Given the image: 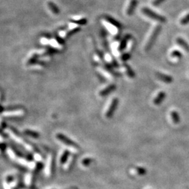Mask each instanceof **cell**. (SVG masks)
Returning a JSON list of instances; mask_svg holds the SVG:
<instances>
[{
  "instance_id": "obj_8",
  "label": "cell",
  "mask_w": 189,
  "mask_h": 189,
  "mask_svg": "<svg viewBox=\"0 0 189 189\" xmlns=\"http://www.w3.org/2000/svg\"><path fill=\"white\" fill-rule=\"evenodd\" d=\"M137 0H131L130 1L129 6H128L127 11H126V13H127L128 16H131L133 14L134 10H135L137 6Z\"/></svg>"
},
{
  "instance_id": "obj_22",
  "label": "cell",
  "mask_w": 189,
  "mask_h": 189,
  "mask_svg": "<svg viewBox=\"0 0 189 189\" xmlns=\"http://www.w3.org/2000/svg\"><path fill=\"white\" fill-rule=\"evenodd\" d=\"M189 23V13L187 14L183 17L180 20V24L182 25H187Z\"/></svg>"
},
{
  "instance_id": "obj_18",
  "label": "cell",
  "mask_w": 189,
  "mask_h": 189,
  "mask_svg": "<svg viewBox=\"0 0 189 189\" xmlns=\"http://www.w3.org/2000/svg\"><path fill=\"white\" fill-rule=\"evenodd\" d=\"M24 132L27 134V135L30 136L31 137H33V138H38L39 137V134L38 133V132L33 131V130H25Z\"/></svg>"
},
{
  "instance_id": "obj_21",
  "label": "cell",
  "mask_w": 189,
  "mask_h": 189,
  "mask_svg": "<svg viewBox=\"0 0 189 189\" xmlns=\"http://www.w3.org/2000/svg\"><path fill=\"white\" fill-rule=\"evenodd\" d=\"M32 182H33V174L32 173L28 174V175H27L26 179H25L26 184L28 185V186H30V185L32 184Z\"/></svg>"
},
{
  "instance_id": "obj_5",
  "label": "cell",
  "mask_w": 189,
  "mask_h": 189,
  "mask_svg": "<svg viewBox=\"0 0 189 189\" xmlns=\"http://www.w3.org/2000/svg\"><path fill=\"white\" fill-rule=\"evenodd\" d=\"M118 105V98H114L113 100L111 101V104H110V106L108 108L107 112H106V117L107 118H110L112 117L114 112H115L116 107Z\"/></svg>"
},
{
  "instance_id": "obj_16",
  "label": "cell",
  "mask_w": 189,
  "mask_h": 189,
  "mask_svg": "<svg viewBox=\"0 0 189 189\" xmlns=\"http://www.w3.org/2000/svg\"><path fill=\"white\" fill-rule=\"evenodd\" d=\"M48 6H49L50 9L51 10V11L53 12V13L58 14L60 13L59 8H58L53 2H52V1H49V2H48Z\"/></svg>"
},
{
  "instance_id": "obj_15",
  "label": "cell",
  "mask_w": 189,
  "mask_h": 189,
  "mask_svg": "<svg viewBox=\"0 0 189 189\" xmlns=\"http://www.w3.org/2000/svg\"><path fill=\"white\" fill-rule=\"evenodd\" d=\"M170 116H171L172 120L174 124L179 123H180V117H179V114L177 113V112L174 110V111H172L171 112V114H170Z\"/></svg>"
},
{
  "instance_id": "obj_4",
  "label": "cell",
  "mask_w": 189,
  "mask_h": 189,
  "mask_svg": "<svg viewBox=\"0 0 189 189\" xmlns=\"http://www.w3.org/2000/svg\"><path fill=\"white\" fill-rule=\"evenodd\" d=\"M10 134H11V135L13 136V137L15 139L16 142L22 145V146H23L26 149H28V151H34V147H33L31 144H29L28 142H26L23 138H22L21 136H20L18 132H16V130H14L13 129H11L10 130Z\"/></svg>"
},
{
  "instance_id": "obj_13",
  "label": "cell",
  "mask_w": 189,
  "mask_h": 189,
  "mask_svg": "<svg viewBox=\"0 0 189 189\" xmlns=\"http://www.w3.org/2000/svg\"><path fill=\"white\" fill-rule=\"evenodd\" d=\"M130 37H131V36H130V34H128L126 35V37H124L123 39L121 42H120L119 46H118V50H119V51H123V50L126 49V46H127V43H128V41L129 40Z\"/></svg>"
},
{
  "instance_id": "obj_28",
  "label": "cell",
  "mask_w": 189,
  "mask_h": 189,
  "mask_svg": "<svg viewBox=\"0 0 189 189\" xmlns=\"http://www.w3.org/2000/svg\"><path fill=\"white\" fill-rule=\"evenodd\" d=\"M130 53L124 54V55L121 57V59H122L123 61H126V60L130 59Z\"/></svg>"
},
{
  "instance_id": "obj_1",
  "label": "cell",
  "mask_w": 189,
  "mask_h": 189,
  "mask_svg": "<svg viewBox=\"0 0 189 189\" xmlns=\"http://www.w3.org/2000/svg\"><path fill=\"white\" fill-rule=\"evenodd\" d=\"M56 137L59 141H60L62 143H63L65 146H67L69 147V149L73 151L74 153H77L79 151V146L74 142L70 140L69 137H67V136H65V134H61V133H58L56 135Z\"/></svg>"
},
{
  "instance_id": "obj_17",
  "label": "cell",
  "mask_w": 189,
  "mask_h": 189,
  "mask_svg": "<svg viewBox=\"0 0 189 189\" xmlns=\"http://www.w3.org/2000/svg\"><path fill=\"white\" fill-rule=\"evenodd\" d=\"M124 67L125 68H126V72H127L128 75L129 76V77L132 78H134V76H135V74H134L133 70L132 69V68L130 67V65H128V64H125Z\"/></svg>"
},
{
  "instance_id": "obj_25",
  "label": "cell",
  "mask_w": 189,
  "mask_h": 189,
  "mask_svg": "<svg viewBox=\"0 0 189 189\" xmlns=\"http://www.w3.org/2000/svg\"><path fill=\"white\" fill-rule=\"evenodd\" d=\"M91 163H92V159L90 158H86L82 161V165L84 166H88L90 165Z\"/></svg>"
},
{
  "instance_id": "obj_26",
  "label": "cell",
  "mask_w": 189,
  "mask_h": 189,
  "mask_svg": "<svg viewBox=\"0 0 189 189\" xmlns=\"http://www.w3.org/2000/svg\"><path fill=\"white\" fill-rule=\"evenodd\" d=\"M79 30H80V28H74V29H73V30H72L71 31H69V32L67 33V37L71 36V35H72L73 34H74V33H76V32H78V31H79Z\"/></svg>"
},
{
  "instance_id": "obj_11",
  "label": "cell",
  "mask_w": 189,
  "mask_h": 189,
  "mask_svg": "<svg viewBox=\"0 0 189 189\" xmlns=\"http://www.w3.org/2000/svg\"><path fill=\"white\" fill-rule=\"evenodd\" d=\"M176 41L180 46H182L183 49L187 52V53H189V45L184 39H182V37H177L176 39Z\"/></svg>"
},
{
  "instance_id": "obj_30",
  "label": "cell",
  "mask_w": 189,
  "mask_h": 189,
  "mask_svg": "<svg viewBox=\"0 0 189 189\" xmlns=\"http://www.w3.org/2000/svg\"><path fill=\"white\" fill-rule=\"evenodd\" d=\"M56 37H57V40L58 41V42H59V43L60 44H64V41L62 40V39H60V37H58V36H56Z\"/></svg>"
},
{
  "instance_id": "obj_23",
  "label": "cell",
  "mask_w": 189,
  "mask_h": 189,
  "mask_svg": "<svg viewBox=\"0 0 189 189\" xmlns=\"http://www.w3.org/2000/svg\"><path fill=\"white\" fill-rule=\"evenodd\" d=\"M72 22H74V23L77 24V25H86L87 22V20L86 18H82V19L80 20H72Z\"/></svg>"
},
{
  "instance_id": "obj_6",
  "label": "cell",
  "mask_w": 189,
  "mask_h": 189,
  "mask_svg": "<svg viewBox=\"0 0 189 189\" xmlns=\"http://www.w3.org/2000/svg\"><path fill=\"white\" fill-rule=\"evenodd\" d=\"M53 155H49V158H48L47 164H46V170H45L46 174L47 176H51L52 171H53Z\"/></svg>"
},
{
  "instance_id": "obj_27",
  "label": "cell",
  "mask_w": 189,
  "mask_h": 189,
  "mask_svg": "<svg viewBox=\"0 0 189 189\" xmlns=\"http://www.w3.org/2000/svg\"><path fill=\"white\" fill-rule=\"evenodd\" d=\"M37 55H33L32 57L29 60V62H28L29 65H32V64L35 63L37 61Z\"/></svg>"
},
{
  "instance_id": "obj_10",
  "label": "cell",
  "mask_w": 189,
  "mask_h": 189,
  "mask_svg": "<svg viewBox=\"0 0 189 189\" xmlns=\"http://www.w3.org/2000/svg\"><path fill=\"white\" fill-rule=\"evenodd\" d=\"M166 97V93L163 91H161L157 95V96L155 97L154 99H153V103L155 105H159L160 104H161L164 101Z\"/></svg>"
},
{
  "instance_id": "obj_24",
  "label": "cell",
  "mask_w": 189,
  "mask_h": 189,
  "mask_svg": "<svg viewBox=\"0 0 189 189\" xmlns=\"http://www.w3.org/2000/svg\"><path fill=\"white\" fill-rule=\"evenodd\" d=\"M171 56L173 58H182V53L179 51H174L172 52Z\"/></svg>"
},
{
  "instance_id": "obj_2",
  "label": "cell",
  "mask_w": 189,
  "mask_h": 189,
  "mask_svg": "<svg viewBox=\"0 0 189 189\" xmlns=\"http://www.w3.org/2000/svg\"><path fill=\"white\" fill-rule=\"evenodd\" d=\"M162 29L161 25H156L155 27V28L153 29L152 33H151L150 37H149V40L147 41L146 44L145 46V51H149L150 50L152 46L154 44L155 40H156L160 32H161Z\"/></svg>"
},
{
  "instance_id": "obj_19",
  "label": "cell",
  "mask_w": 189,
  "mask_h": 189,
  "mask_svg": "<svg viewBox=\"0 0 189 189\" xmlns=\"http://www.w3.org/2000/svg\"><path fill=\"white\" fill-rule=\"evenodd\" d=\"M73 161H74V156H72V155H69V158H68L67 161L66 162L65 167H64L65 170H68L70 167H71L72 163H73Z\"/></svg>"
},
{
  "instance_id": "obj_29",
  "label": "cell",
  "mask_w": 189,
  "mask_h": 189,
  "mask_svg": "<svg viewBox=\"0 0 189 189\" xmlns=\"http://www.w3.org/2000/svg\"><path fill=\"white\" fill-rule=\"evenodd\" d=\"M165 0H153V6H158L165 1Z\"/></svg>"
},
{
  "instance_id": "obj_12",
  "label": "cell",
  "mask_w": 189,
  "mask_h": 189,
  "mask_svg": "<svg viewBox=\"0 0 189 189\" xmlns=\"http://www.w3.org/2000/svg\"><path fill=\"white\" fill-rule=\"evenodd\" d=\"M105 19L107 20L108 22H109L110 24H111L112 25L116 27V28H121V24H120L118 21H117V20L114 19V18L110 17V16H105Z\"/></svg>"
},
{
  "instance_id": "obj_3",
  "label": "cell",
  "mask_w": 189,
  "mask_h": 189,
  "mask_svg": "<svg viewBox=\"0 0 189 189\" xmlns=\"http://www.w3.org/2000/svg\"><path fill=\"white\" fill-rule=\"evenodd\" d=\"M142 13L144 14L145 16H148L149 18H152V19L157 20L160 22H163V23H165L167 22V19H166L165 17H164L163 16L160 15V14L155 13V12L153 11L152 10H151L150 9L146 7L142 8Z\"/></svg>"
},
{
  "instance_id": "obj_14",
  "label": "cell",
  "mask_w": 189,
  "mask_h": 189,
  "mask_svg": "<svg viewBox=\"0 0 189 189\" xmlns=\"http://www.w3.org/2000/svg\"><path fill=\"white\" fill-rule=\"evenodd\" d=\"M69 151L66 150L65 151H63V153H62L61 157H60V164H65L66 162L67 161L68 158L69 157Z\"/></svg>"
},
{
  "instance_id": "obj_9",
  "label": "cell",
  "mask_w": 189,
  "mask_h": 189,
  "mask_svg": "<svg viewBox=\"0 0 189 189\" xmlns=\"http://www.w3.org/2000/svg\"><path fill=\"white\" fill-rule=\"evenodd\" d=\"M116 86L115 84L109 85V86H107V88L99 92V95L102 97H105L106 96V95H108L110 93L113 92V91L116 89Z\"/></svg>"
},
{
  "instance_id": "obj_7",
  "label": "cell",
  "mask_w": 189,
  "mask_h": 189,
  "mask_svg": "<svg viewBox=\"0 0 189 189\" xmlns=\"http://www.w3.org/2000/svg\"><path fill=\"white\" fill-rule=\"evenodd\" d=\"M155 75H156V77L159 80L166 83V84H171L173 81V78L171 76L167 75V74L161 73V72H156Z\"/></svg>"
},
{
  "instance_id": "obj_20",
  "label": "cell",
  "mask_w": 189,
  "mask_h": 189,
  "mask_svg": "<svg viewBox=\"0 0 189 189\" xmlns=\"http://www.w3.org/2000/svg\"><path fill=\"white\" fill-rule=\"evenodd\" d=\"M132 171L135 172V173L137 174L138 175H144V174L146 173V169H144V168L141 167H136L135 169H133L132 170Z\"/></svg>"
}]
</instances>
